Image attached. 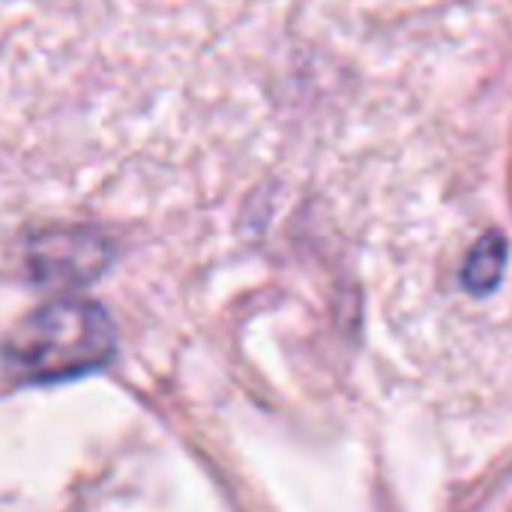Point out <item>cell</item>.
<instances>
[{
	"instance_id": "cell-1",
	"label": "cell",
	"mask_w": 512,
	"mask_h": 512,
	"mask_svg": "<svg viewBox=\"0 0 512 512\" xmlns=\"http://www.w3.org/2000/svg\"><path fill=\"white\" fill-rule=\"evenodd\" d=\"M114 351V324L99 303L57 297L15 324L6 336L3 360L21 381L54 384L99 372Z\"/></svg>"
},
{
	"instance_id": "cell-2",
	"label": "cell",
	"mask_w": 512,
	"mask_h": 512,
	"mask_svg": "<svg viewBox=\"0 0 512 512\" xmlns=\"http://www.w3.org/2000/svg\"><path fill=\"white\" fill-rule=\"evenodd\" d=\"M111 243L90 228H57L30 240L27 267L45 288H81L111 264Z\"/></svg>"
},
{
	"instance_id": "cell-3",
	"label": "cell",
	"mask_w": 512,
	"mask_h": 512,
	"mask_svg": "<svg viewBox=\"0 0 512 512\" xmlns=\"http://www.w3.org/2000/svg\"><path fill=\"white\" fill-rule=\"evenodd\" d=\"M507 261H510V243L501 231H489L483 234L471 252H468V261H465V270H462V285L474 294V297H486L492 294L504 273H507Z\"/></svg>"
}]
</instances>
